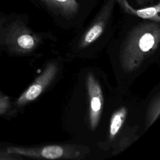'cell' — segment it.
<instances>
[{"label": "cell", "instance_id": "obj_8", "mask_svg": "<svg viewBox=\"0 0 160 160\" xmlns=\"http://www.w3.org/2000/svg\"><path fill=\"white\" fill-rule=\"evenodd\" d=\"M116 3L119 6V8L124 13L142 19L160 22L159 2L152 6L138 9L132 8L127 0H116Z\"/></svg>", "mask_w": 160, "mask_h": 160}, {"label": "cell", "instance_id": "obj_2", "mask_svg": "<svg viewBox=\"0 0 160 160\" xmlns=\"http://www.w3.org/2000/svg\"><path fill=\"white\" fill-rule=\"evenodd\" d=\"M59 22L74 23L86 17L99 0H32Z\"/></svg>", "mask_w": 160, "mask_h": 160}, {"label": "cell", "instance_id": "obj_9", "mask_svg": "<svg viewBox=\"0 0 160 160\" xmlns=\"http://www.w3.org/2000/svg\"><path fill=\"white\" fill-rule=\"evenodd\" d=\"M127 116V109L121 107L116 111L111 118L109 129V139L112 141L122 128Z\"/></svg>", "mask_w": 160, "mask_h": 160}, {"label": "cell", "instance_id": "obj_10", "mask_svg": "<svg viewBox=\"0 0 160 160\" xmlns=\"http://www.w3.org/2000/svg\"><path fill=\"white\" fill-rule=\"evenodd\" d=\"M160 100L159 96H158L155 100L152 101L151 104L150 109L148 113V126H151L159 116L160 112Z\"/></svg>", "mask_w": 160, "mask_h": 160}, {"label": "cell", "instance_id": "obj_7", "mask_svg": "<svg viewBox=\"0 0 160 160\" xmlns=\"http://www.w3.org/2000/svg\"><path fill=\"white\" fill-rule=\"evenodd\" d=\"M87 88L89 99V125L94 130L98 125L103 107V94L98 82L89 73L87 77Z\"/></svg>", "mask_w": 160, "mask_h": 160}, {"label": "cell", "instance_id": "obj_1", "mask_svg": "<svg viewBox=\"0 0 160 160\" xmlns=\"http://www.w3.org/2000/svg\"><path fill=\"white\" fill-rule=\"evenodd\" d=\"M159 39V22L144 19L136 25L127 36L121 53L124 71L132 72L137 69L157 49Z\"/></svg>", "mask_w": 160, "mask_h": 160}, {"label": "cell", "instance_id": "obj_5", "mask_svg": "<svg viewBox=\"0 0 160 160\" xmlns=\"http://www.w3.org/2000/svg\"><path fill=\"white\" fill-rule=\"evenodd\" d=\"M116 0H104L92 21L82 34L79 48H84L96 41L103 33L112 18Z\"/></svg>", "mask_w": 160, "mask_h": 160}, {"label": "cell", "instance_id": "obj_3", "mask_svg": "<svg viewBox=\"0 0 160 160\" xmlns=\"http://www.w3.org/2000/svg\"><path fill=\"white\" fill-rule=\"evenodd\" d=\"M85 149L71 145H48L37 148L8 147L11 154L30 158L48 159H79L85 154Z\"/></svg>", "mask_w": 160, "mask_h": 160}, {"label": "cell", "instance_id": "obj_12", "mask_svg": "<svg viewBox=\"0 0 160 160\" xmlns=\"http://www.w3.org/2000/svg\"><path fill=\"white\" fill-rule=\"evenodd\" d=\"M21 159L20 156L9 153L6 149L0 150V160H14Z\"/></svg>", "mask_w": 160, "mask_h": 160}, {"label": "cell", "instance_id": "obj_6", "mask_svg": "<svg viewBox=\"0 0 160 160\" xmlns=\"http://www.w3.org/2000/svg\"><path fill=\"white\" fill-rule=\"evenodd\" d=\"M58 71V68L56 62L49 63L42 72L17 99L16 106L21 107L37 99L55 78Z\"/></svg>", "mask_w": 160, "mask_h": 160}, {"label": "cell", "instance_id": "obj_4", "mask_svg": "<svg viewBox=\"0 0 160 160\" xmlns=\"http://www.w3.org/2000/svg\"><path fill=\"white\" fill-rule=\"evenodd\" d=\"M6 44L11 51L24 54L34 50L39 42V37L21 21L14 22L9 29Z\"/></svg>", "mask_w": 160, "mask_h": 160}, {"label": "cell", "instance_id": "obj_11", "mask_svg": "<svg viewBox=\"0 0 160 160\" xmlns=\"http://www.w3.org/2000/svg\"><path fill=\"white\" fill-rule=\"evenodd\" d=\"M10 106L11 104L9 98L0 94V115L6 113L9 111Z\"/></svg>", "mask_w": 160, "mask_h": 160}]
</instances>
